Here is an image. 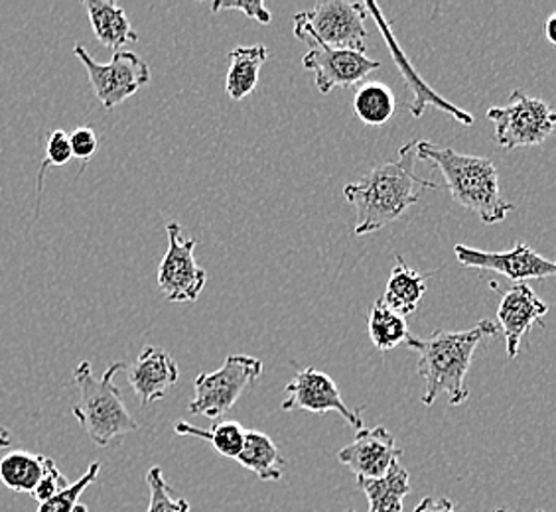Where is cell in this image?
I'll use <instances>...</instances> for the list:
<instances>
[{
  "mask_svg": "<svg viewBox=\"0 0 556 512\" xmlns=\"http://www.w3.org/2000/svg\"><path fill=\"white\" fill-rule=\"evenodd\" d=\"M418 140L401 146L395 161L386 162L367 171L359 182L343 188L345 200L357 214L353 233L371 235L407 214L422 190H439V183L420 178L417 174Z\"/></svg>",
  "mask_w": 556,
  "mask_h": 512,
  "instance_id": "cell-1",
  "label": "cell"
},
{
  "mask_svg": "<svg viewBox=\"0 0 556 512\" xmlns=\"http://www.w3.org/2000/svg\"><path fill=\"white\" fill-rule=\"evenodd\" d=\"M497 333V323L483 320L471 330H437L427 340L408 337L405 345L410 351L417 353V371L425 381V391L420 396L422 405H434L440 395H448L450 406L464 405L470 396L466 376L470 371L473 353Z\"/></svg>",
  "mask_w": 556,
  "mask_h": 512,
  "instance_id": "cell-2",
  "label": "cell"
},
{
  "mask_svg": "<svg viewBox=\"0 0 556 512\" xmlns=\"http://www.w3.org/2000/svg\"><path fill=\"white\" fill-rule=\"evenodd\" d=\"M417 154L418 161L439 168L454 202L478 215L483 223H502L514 212V203L503 200L500 171L490 158L440 149L428 140H418Z\"/></svg>",
  "mask_w": 556,
  "mask_h": 512,
  "instance_id": "cell-3",
  "label": "cell"
},
{
  "mask_svg": "<svg viewBox=\"0 0 556 512\" xmlns=\"http://www.w3.org/2000/svg\"><path fill=\"white\" fill-rule=\"evenodd\" d=\"M125 369L127 364L117 361L109 367L101 379H96L89 361H81L75 367L74 383L79 388V402L72 408V412L99 448H108L113 439L139 430V422L130 417L115 384V376Z\"/></svg>",
  "mask_w": 556,
  "mask_h": 512,
  "instance_id": "cell-4",
  "label": "cell"
},
{
  "mask_svg": "<svg viewBox=\"0 0 556 512\" xmlns=\"http://www.w3.org/2000/svg\"><path fill=\"white\" fill-rule=\"evenodd\" d=\"M365 2L326 0L311 11L294 14V36L308 46H330L336 50H367L369 33L365 28Z\"/></svg>",
  "mask_w": 556,
  "mask_h": 512,
  "instance_id": "cell-5",
  "label": "cell"
},
{
  "mask_svg": "<svg viewBox=\"0 0 556 512\" xmlns=\"http://www.w3.org/2000/svg\"><path fill=\"white\" fill-rule=\"evenodd\" d=\"M495 142L505 150L529 149L543 144L556 128V111L545 99L514 91L503 107L488 108Z\"/></svg>",
  "mask_w": 556,
  "mask_h": 512,
  "instance_id": "cell-6",
  "label": "cell"
},
{
  "mask_svg": "<svg viewBox=\"0 0 556 512\" xmlns=\"http://www.w3.org/2000/svg\"><path fill=\"white\" fill-rule=\"evenodd\" d=\"M263 373V361L251 355H229L224 367L214 373H202L193 381V400L188 410L193 417L222 418L236 406L249 384Z\"/></svg>",
  "mask_w": 556,
  "mask_h": 512,
  "instance_id": "cell-7",
  "label": "cell"
},
{
  "mask_svg": "<svg viewBox=\"0 0 556 512\" xmlns=\"http://www.w3.org/2000/svg\"><path fill=\"white\" fill-rule=\"evenodd\" d=\"M74 54L86 67L89 84L105 111L118 107L150 81V65L135 52H117L109 64L96 62L84 43H75Z\"/></svg>",
  "mask_w": 556,
  "mask_h": 512,
  "instance_id": "cell-8",
  "label": "cell"
},
{
  "mask_svg": "<svg viewBox=\"0 0 556 512\" xmlns=\"http://www.w3.org/2000/svg\"><path fill=\"white\" fill-rule=\"evenodd\" d=\"M168 251L159 267V289L168 302H195L204 292L207 274L195 263L193 251L198 239H184L182 227L176 221L166 225Z\"/></svg>",
  "mask_w": 556,
  "mask_h": 512,
  "instance_id": "cell-9",
  "label": "cell"
},
{
  "mask_svg": "<svg viewBox=\"0 0 556 512\" xmlns=\"http://www.w3.org/2000/svg\"><path fill=\"white\" fill-rule=\"evenodd\" d=\"M287 398L282 400V410H306L314 414L338 412L340 417L357 432L365 427L364 418L359 410H352L345 405L338 384L333 383L330 374L321 373L318 369H302L285 388Z\"/></svg>",
  "mask_w": 556,
  "mask_h": 512,
  "instance_id": "cell-10",
  "label": "cell"
},
{
  "mask_svg": "<svg viewBox=\"0 0 556 512\" xmlns=\"http://www.w3.org/2000/svg\"><path fill=\"white\" fill-rule=\"evenodd\" d=\"M454 255L464 267L492 270V272L509 278L515 284L527 282V280L556 277V260H548L525 243H517L514 248L502 251V253L456 245Z\"/></svg>",
  "mask_w": 556,
  "mask_h": 512,
  "instance_id": "cell-11",
  "label": "cell"
},
{
  "mask_svg": "<svg viewBox=\"0 0 556 512\" xmlns=\"http://www.w3.org/2000/svg\"><path fill=\"white\" fill-rule=\"evenodd\" d=\"M302 65L304 69L314 72V84L321 95H328L336 87L362 84L367 75L381 67V62L371 60L365 52L336 50L316 43L302 57Z\"/></svg>",
  "mask_w": 556,
  "mask_h": 512,
  "instance_id": "cell-12",
  "label": "cell"
},
{
  "mask_svg": "<svg viewBox=\"0 0 556 512\" xmlns=\"http://www.w3.org/2000/svg\"><path fill=\"white\" fill-rule=\"evenodd\" d=\"M395 436L386 426L362 427L348 448L340 449L338 459L355 473L357 481L379 479L401 458Z\"/></svg>",
  "mask_w": 556,
  "mask_h": 512,
  "instance_id": "cell-13",
  "label": "cell"
},
{
  "mask_svg": "<svg viewBox=\"0 0 556 512\" xmlns=\"http://www.w3.org/2000/svg\"><path fill=\"white\" fill-rule=\"evenodd\" d=\"M365 9H367V14H371V18H374L375 24L379 26L381 36H383V40H386L387 46H389V50H391V55H393V60H395L399 72L403 75V79L407 81V87L410 89V93L415 95V101H413V105H410V115L415 118H420L425 115V108L437 107L439 111H442V113L450 115L454 120H458V123L464 125V127H470V125H473V117H471L468 111L456 107L454 103H450V101H446L444 97H440L439 93H437L434 89H430V87L425 84V79H422V77L413 69V65L408 62L407 54L401 50V46H399V42L395 40V36H393L391 22L383 18V14L379 11V7H377L375 2H365Z\"/></svg>",
  "mask_w": 556,
  "mask_h": 512,
  "instance_id": "cell-14",
  "label": "cell"
},
{
  "mask_svg": "<svg viewBox=\"0 0 556 512\" xmlns=\"http://www.w3.org/2000/svg\"><path fill=\"white\" fill-rule=\"evenodd\" d=\"M546 313L548 306L536 296L535 290L527 282H517L507 292H503L497 308V320L505 337V349L509 359L519 357L525 335L535 323L543 325Z\"/></svg>",
  "mask_w": 556,
  "mask_h": 512,
  "instance_id": "cell-15",
  "label": "cell"
},
{
  "mask_svg": "<svg viewBox=\"0 0 556 512\" xmlns=\"http://www.w3.org/2000/svg\"><path fill=\"white\" fill-rule=\"evenodd\" d=\"M180 379V369L170 353L162 347H144L129 369V384L140 405L149 406L168 395Z\"/></svg>",
  "mask_w": 556,
  "mask_h": 512,
  "instance_id": "cell-16",
  "label": "cell"
},
{
  "mask_svg": "<svg viewBox=\"0 0 556 512\" xmlns=\"http://www.w3.org/2000/svg\"><path fill=\"white\" fill-rule=\"evenodd\" d=\"M87 16L97 40L113 50V54L123 52L125 46L139 42V34L135 33L127 12L113 0H86Z\"/></svg>",
  "mask_w": 556,
  "mask_h": 512,
  "instance_id": "cell-17",
  "label": "cell"
},
{
  "mask_svg": "<svg viewBox=\"0 0 556 512\" xmlns=\"http://www.w3.org/2000/svg\"><path fill=\"white\" fill-rule=\"evenodd\" d=\"M430 277H434V272L420 274L407 267L401 256H396V265L387 278L386 294L381 299L403 318L413 316L427 294V280Z\"/></svg>",
  "mask_w": 556,
  "mask_h": 512,
  "instance_id": "cell-18",
  "label": "cell"
},
{
  "mask_svg": "<svg viewBox=\"0 0 556 512\" xmlns=\"http://www.w3.org/2000/svg\"><path fill=\"white\" fill-rule=\"evenodd\" d=\"M268 60V50L263 43L237 46L229 52V69L225 77V93L231 101H243L255 91L261 67Z\"/></svg>",
  "mask_w": 556,
  "mask_h": 512,
  "instance_id": "cell-19",
  "label": "cell"
},
{
  "mask_svg": "<svg viewBox=\"0 0 556 512\" xmlns=\"http://www.w3.org/2000/svg\"><path fill=\"white\" fill-rule=\"evenodd\" d=\"M369 501L367 512H403V501L410 492L408 471L396 461L379 479L357 481Z\"/></svg>",
  "mask_w": 556,
  "mask_h": 512,
  "instance_id": "cell-20",
  "label": "cell"
},
{
  "mask_svg": "<svg viewBox=\"0 0 556 512\" xmlns=\"http://www.w3.org/2000/svg\"><path fill=\"white\" fill-rule=\"evenodd\" d=\"M48 463L50 458L46 456H36L24 449L9 451L0 459V483L11 491L33 495L46 475Z\"/></svg>",
  "mask_w": 556,
  "mask_h": 512,
  "instance_id": "cell-21",
  "label": "cell"
},
{
  "mask_svg": "<svg viewBox=\"0 0 556 512\" xmlns=\"http://www.w3.org/2000/svg\"><path fill=\"white\" fill-rule=\"evenodd\" d=\"M236 461L245 470L255 473L261 481L282 479L285 459L280 456L275 441L257 430H247L245 444Z\"/></svg>",
  "mask_w": 556,
  "mask_h": 512,
  "instance_id": "cell-22",
  "label": "cell"
},
{
  "mask_svg": "<svg viewBox=\"0 0 556 512\" xmlns=\"http://www.w3.org/2000/svg\"><path fill=\"white\" fill-rule=\"evenodd\" d=\"M353 113L367 127H383L395 117L396 99L393 89L379 81L357 87L353 93Z\"/></svg>",
  "mask_w": 556,
  "mask_h": 512,
  "instance_id": "cell-23",
  "label": "cell"
},
{
  "mask_svg": "<svg viewBox=\"0 0 556 512\" xmlns=\"http://www.w3.org/2000/svg\"><path fill=\"white\" fill-rule=\"evenodd\" d=\"M367 330L375 349L381 353L393 351L410 337L407 318L391 310L381 298L377 299L369 310Z\"/></svg>",
  "mask_w": 556,
  "mask_h": 512,
  "instance_id": "cell-24",
  "label": "cell"
},
{
  "mask_svg": "<svg viewBox=\"0 0 556 512\" xmlns=\"http://www.w3.org/2000/svg\"><path fill=\"white\" fill-rule=\"evenodd\" d=\"M174 432L180 436H192V438L207 439L212 444V448L227 459H237L243 444H245V427L241 426L239 422L233 420H225V422H217L210 430H200V427L192 426L184 420H178L174 424Z\"/></svg>",
  "mask_w": 556,
  "mask_h": 512,
  "instance_id": "cell-25",
  "label": "cell"
},
{
  "mask_svg": "<svg viewBox=\"0 0 556 512\" xmlns=\"http://www.w3.org/2000/svg\"><path fill=\"white\" fill-rule=\"evenodd\" d=\"M150 501L147 512H190V502L176 497L170 485L164 479L161 468H152L147 473Z\"/></svg>",
  "mask_w": 556,
  "mask_h": 512,
  "instance_id": "cell-26",
  "label": "cell"
},
{
  "mask_svg": "<svg viewBox=\"0 0 556 512\" xmlns=\"http://www.w3.org/2000/svg\"><path fill=\"white\" fill-rule=\"evenodd\" d=\"M74 161V152H72V142H70V132H65L64 128H55L48 139H46V152H43L42 166L38 174V193L42 195L43 178L46 171L52 166H65L67 162Z\"/></svg>",
  "mask_w": 556,
  "mask_h": 512,
  "instance_id": "cell-27",
  "label": "cell"
},
{
  "mask_svg": "<svg viewBox=\"0 0 556 512\" xmlns=\"http://www.w3.org/2000/svg\"><path fill=\"white\" fill-rule=\"evenodd\" d=\"M99 471H101V465L99 463H91L81 479L72 483L65 491L55 495L54 499L42 502L36 512H74L75 504L79 502V497L84 495L89 485L96 483L97 477H99Z\"/></svg>",
  "mask_w": 556,
  "mask_h": 512,
  "instance_id": "cell-28",
  "label": "cell"
},
{
  "mask_svg": "<svg viewBox=\"0 0 556 512\" xmlns=\"http://www.w3.org/2000/svg\"><path fill=\"white\" fill-rule=\"evenodd\" d=\"M70 142H72L74 158L81 162V170H84L87 162L96 156L97 149H99V137L91 127H77L74 132H70Z\"/></svg>",
  "mask_w": 556,
  "mask_h": 512,
  "instance_id": "cell-29",
  "label": "cell"
},
{
  "mask_svg": "<svg viewBox=\"0 0 556 512\" xmlns=\"http://www.w3.org/2000/svg\"><path fill=\"white\" fill-rule=\"evenodd\" d=\"M67 487H70V483H67V479L62 475V471L58 470L54 459H50L46 475H43L42 481H40V485L36 487L33 497L42 504V502L54 499L55 495L65 491Z\"/></svg>",
  "mask_w": 556,
  "mask_h": 512,
  "instance_id": "cell-30",
  "label": "cell"
},
{
  "mask_svg": "<svg viewBox=\"0 0 556 512\" xmlns=\"http://www.w3.org/2000/svg\"><path fill=\"white\" fill-rule=\"evenodd\" d=\"M222 11L243 12L249 18H255L261 24H270V21H273V14L268 12L265 2H261V0H237V2L215 0L214 4H212V12L217 14V12Z\"/></svg>",
  "mask_w": 556,
  "mask_h": 512,
  "instance_id": "cell-31",
  "label": "cell"
},
{
  "mask_svg": "<svg viewBox=\"0 0 556 512\" xmlns=\"http://www.w3.org/2000/svg\"><path fill=\"white\" fill-rule=\"evenodd\" d=\"M413 512H458L456 511V504L446 499V497H427L422 499L420 504H417V509Z\"/></svg>",
  "mask_w": 556,
  "mask_h": 512,
  "instance_id": "cell-32",
  "label": "cell"
},
{
  "mask_svg": "<svg viewBox=\"0 0 556 512\" xmlns=\"http://www.w3.org/2000/svg\"><path fill=\"white\" fill-rule=\"evenodd\" d=\"M546 42L556 48V12H553L545 22Z\"/></svg>",
  "mask_w": 556,
  "mask_h": 512,
  "instance_id": "cell-33",
  "label": "cell"
},
{
  "mask_svg": "<svg viewBox=\"0 0 556 512\" xmlns=\"http://www.w3.org/2000/svg\"><path fill=\"white\" fill-rule=\"evenodd\" d=\"M12 444V434L7 427H0V448H9Z\"/></svg>",
  "mask_w": 556,
  "mask_h": 512,
  "instance_id": "cell-34",
  "label": "cell"
},
{
  "mask_svg": "<svg viewBox=\"0 0 556 512\" xmlns=\"http://www.w3.org/2000/svg\"><path fill=\"white\" fill-rule=\"evenodd\" d=\"M74 512H89V511H87L86 504H81V502H77V504H75Z\"/></svg>",
  "mask_w": 556,
  "mask_h": 512,
  "instance_id": "cell-35",
  "label": "cell"
},
{
  "mask_svg": "<svg viewBox=\"0 0 556 512\" xmlns=\"http://www.w3.org/2000/svg\"><path fill=\"white\" fill-rule=\"evenodd\" d=\"M495 512H511V511H507V509H497V511ZM536 512H545V511H536Z\"/></svg>",
  "mask_w": 556,
  "mask_h": 512,
  "instance_id": "cell-36",
  "label": "cell"
},
{
  "mask_svg": "<svg viewBox=\"0 0 556 512\" xmlns=\"http://www.w3.org/2000/svg\"><path fill=\"white\" fill-rule=\"evenodd\" d=\"M345 512H353V511H345Z\"/></svg>",
  "mask_w": 556,
  "mask_h": 512,
  "instance_id": "cell-37",
  "label": "cell"
}]
</instances>
